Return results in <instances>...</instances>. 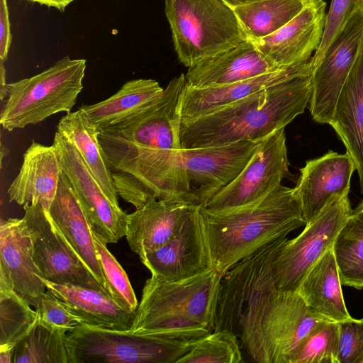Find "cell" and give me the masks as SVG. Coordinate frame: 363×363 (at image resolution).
Masks as SVG:
<instances>
[{
	"mask_svg": "<svg viewBox=\"0 0 363 363\" xmlns=\"http://www.w3.org/2000/svg\"><path fill=\"white\" fill-rule=\"evenodd\" d=\"M352 214L363 222V200L352 210Z\"/></svg>",
	"mask_w": 363,
	"mask_h": 363,
	"instance_id": "f6af8a7d",
	"label": "cell"
},
{
	"mask_svg": "<svg viewBox=\"0 0 363 363\" xmlns=\"http://www.w3.org/2000/svg\"><path fill=\"white\" fill-rule=\"evenodd\" d=\"M213 269L221 276L242 259L305 226L294 188L281 185L253 203L220 211L201 206Z\"/></svg>",
	"mask_w": 363,
	"mask_h": 363,
	"instance_id": "3957f363",
	"label": "cell"
},
{
	"mask_svg": "<svg viewBox=\"0 0 363 363\" xmlns=\"http://www.w3.org/2000/svg\"><path fill=\"white\" fill-rule=\"evenodd\" d=\"M329 125L354 163L363 195V49L340 94Z\"/></svg>",
	"mask_w": 363,
	"mask_h": 363,
	"instance_id": "d4e9b609",
	"label": "cell"
},
{
	"mask_svg": "<svg viewBox=\"0 0 363 363\" xmlns=\"http://www.w3.org/2000/svg\"><path fill=\"white\" fill-rule=\"evenodd\" d=\"M65 331L38 319L14 347L13 363H69Z\"/></svg>",
	"mask_w": 363,
	"mask_h": 363,
	"instance_id": "4dcf8cb0",
	"label": "cell"
},
{
	"mask_svg": "<svg viewBox=\"0 0 363 363\" xmlns=\"http://www.w3.org/2000/svg\"><path fill=\"white\" fill-rule=\"evenodd\" d=\"M192 341L134 335L82 324L67 333L69 363H176Z\"/></svg>",
	"mask_w": 363,
	"mask_h": 363,
	"instance_id": "ba28073f",
	"label": "cell"
},
{
	"mask_svg": "<svg viewBox=\"0 0 363 363\" xmlns=\"http://www.w3.org/2000/svg\"><path fill=\"white\" fill-rule=\"evenodd\" d=\"M92 234L110 296L126 311L135 312L138 303L125 272L108 250L106 242L93 230Z\"/></svg>",
	"mask_w": 363,
	"mask_h": 363,
	"instance_id": "d590c367",
	"label": "cell"
},
{
	"mask_svg": "<svg viewBox=\"0 0 363 363\" xmlns=\"http://www.w3.org/2000/svg\"><path fill=\"white\" fill-rule=\"evenodd\" d=\"M279 69L260 52L255 43L245 40L209 57L186 73V85L203 88L229 84Z\"/></svg>",
	"mask_w": 363,
	"mask_h": 363,
	"instance_id": "44dd1931",
	"label": "cell"
},
{
	"mask_svg": "<svg viewBox=\"0 0 363 363\" xmlns=\"http://www.w3.org/2000/svg\"><path fill=\"white\" fill-rule=\"evenodd\" d=\"M311 3L310 0H260L233 10L247 40L254 41L281 28Z\"/></svg>",
	"mask_w": 363,
	"mask_h": 363,
	"instance_id": "f546056e",
	"label": "cell"
},
{
	"mask_svg": "<svg viewBox=\"0 0 363 363\" xmlns=\"http://www.w3.org/2000/svg\"><path fill=\"white\" fill-rule=\"evenodd\" d=\"M35 310L40 320L66 333L82 324L67 306L48 289Z\"/></svg>",
	"mask_w": 363,
	"mask_h": 363,
	"instance_id": "f35d334b",
	"label": "cell"
},
{
	"mask_svg": "<svg viewBox=\"0 0 363 363\" xmlns=\"http://www.w3.org/2000/svg\"><path fill=\"white\" fill-rule=\"evenodd\" d=\"M332 250L342 285L363 289V222L352 214L337 235Z\"/></svg>",
	"mask_w": 363,
	"mask_h": 363,
	"instance_id": "1f68e13d",
	"label": "cell"
},
{
	"mask_svg": "<svg viewBox=\"0 0 363 363\" xmlns=\"http://www.w3.org/2000/svg\"><path fill=\"white\" fill-rule=\"evenodd\" d=\"M261 141L182 149V165L192 203L203 206L245 167Z\"/></svg>",
	"mask_w": 363,
	"mask_h": 363,
	"instance_id": "9a60e30c",
	"label": "cell"
},
{
	"mask_svg": "<svg viewBox=\"0 0 363 363\" xmlns=\"http://www.w3.org/2000/svg\"><path fill=\"white\" fill-rule=\"evenodd\" d=\"M0 286L12 290L35 308L47 289L23 218L1 221Z\"/></svg>",
	"mask_w": 363,
	"mask_h": 363,
	"instance_id": "e0dca14e",
	"label": "cell"
},
{
	"mask_svg": "<svg viewBox=\"0 0 363 363\" xmlns=\"http://www.w3.org/2000/svg\"><path fill=\"white\" fill-rule=\"evenodd\" d=\"M324 320L297 291L278 290L273 281L248 303L238 331L255 362L290 363L303 339Z\"/></svg>",
	"mask_w": 363,
	"mask_h": 363,
	"instance_id": "5b68a950",
	"label": "cell"
},
{
	"mask_svg": "<svg viewBox=\"0 0 363 363\" xmlns=\"http://www.w3.org/2000/svg\"><path fill=\"white\" fill-rule=\"evenodd\" d=\"M52 145L91 228L107 244L117 242L125 236L128 214L105 194L74 145L57 131Z\"/></svg>",
	"mask_w": 363,
	"mask_h": 363,
	"instance_id": "4fadbf2b",
	"label": "cell"
},
{
	"mask_svg": "<svg viewBox=\"0 0 363 363\" xmlns=\"http://www.w3.org/2000/svg\"><path fill=\"white\" fill-rule=\"evenodd\" d=\"M311 74V69L208 113L182 118V149L262 141L285 128L308 104Z\"/></svg>",
	"mask_w": 363,
	"mask_h": 363,
	"instance_id": "7a4b0ae2",
	"label": "cell"
},
{
	"mask_svg": "<svg viewBox=\"0 0 363 363\" xmlns=\"http://www.w3.org/2000/svg\"><path fill=\"white\" fill-rule=\"evenodd\" d=\"M337 323V363H363V318Z\"/></svg>",
	"mask_w": 363,
	"mask_h": 363,
	"instance_id": "74e56055",
	"label": "cell"
},
{
	"mask_svg": "<svg viewBox=\"0 0 363 363\" xmlns=\"http://www.w3.org/2000/svg\"><path fill=\"white\" fill-rule=\"evenodd\" d=\"M48 213L55 225L110 295L96 250L92 229L62 170Z\"/></svg>",
	"mask_w": 363,
	"mask_h": 363,
	"instance_id": "cb8c5ba5",
	"label": "cell"
},
{
	"mask_svg": "<svg viewBox=\"0 0 363 363\" xmlns=\"http://www.w3.org/2000/svg\"><path fill=\"white\" fill-rule=\"evenodd\" d=\"M363 9V0H332L325 22L321 43L311 59V65L319 62L325 52L341 31L351 16Z\"/></svg>",
	"mask_w": 363,
	"mask_h": 363,
	"instance_id": "8d00e7d4",
	"label": "cell"
},
{
	"mask_svg": "<svg viewBox=\"0 0 363 363\" xmlns=\"http://www.w3.org/2000/svg\"><path fill=\"white\" fill-rule=\"evenodd\" d=\"M86 60L65 56L33 77L7 84L0 113L4 129L12 131L71 111L83 89Z\"/></svg>",
	"mask_w": 363,
	"mask_h": 363,
	"instance_id": "8992f818",
	"label": "cell"
},
{
	"mask_svg": "<svg viewBox=\"0 0 363 363\" xmlns=\"http://www.w3.org/2000/svg\"><path fill=\"white\" fill-rule=\"evenodd\" d=\"M62 167L53 145L32 141L23 155L18 174L8 189L10 201L40 203L48 211L55 199Z\"/></svg>",
	"mask_w": 363,
	"mask_h": 363,
	"instance_id": "7402d4cb",
	"label": "cell"
},
{
	"mask_svg": "<svg viewBox=\"0 0 363 363\" xmlns=\"http://www.w3.org/2000/svg\"><path fill=\"white\" fill-rule=\"evenodd\" d=\"M14 348L0 347V363H13Z\"/></svg>",
	"mask_w": 363,
	"mask_h": 363,
	"instance_id": "7bdbcfd3",
	"label": "cell"
},
{
	"mask_svg": "<svg viewBox=\"0 0 363 363\" xmlns=\"http://www.w3.org/2000/svg\"><path fill=\"white\" fill-rule=\"evenodd\" d=\"M325 9L323 0L311 3L281 28L252 42L277 68L304 62L312 57L321 43Z\"/></svg>",
	"mask_w": 363,
	"mask_h": 363,
	"instance_id": "ac0fdd59",
	"label": "cell"
},
{
	"mask_svg": "<svg viewBox=\"0 0 363 363\" xmlns=\"http://www.w3.org/2000/svg\"><path fill=\"white\" fill-rule=\"evenodd\" d=\"M363 49V9L355 11L318 63L311 65L308 108L314 121L330 124L340 94Z\"/></svg>",
	"mask_w": 363,
	"mask_h": 363,
	"instance_id": "8fae6325",
	"label": "cell"
},
{
	"mask_svg": "<svg viewBox=\"0 0 363 363\" xmlns=\"http://www.w3.org/2000/svg\"><path fill=\"white\" fill-rule=\"evenodd\" d=\"M186 84L181 74L145 107L99 130L118 195L135 208L155 199L189 200L180 142Z\"/></svg>",
	"mask_w": 363,
	"mask_h": 363,
	"instance_id": "6da1fadb",
	"label": "cell"
},
{
	"mask_svg": "<svg viewBox=\"0 0 363 363\" xmlns=\"http://www.w3.org/2000/svg\"><path fill=\"white\" fill-rule=\"evenodd\" d=\"M355 170L354 163L347 152L329 150L320 157L306 161L294 188L306 225L334 196L348 195Z\"/></svg>",
	"mask_w": 363,
	"mask_h": 363,
	"instance_id": "d6986e66",
	"label": "cell"
},
{
	"mask_svg": "<svg viewBox=\"0 0 363 363\" xmlns=\"http://www.w3.org/2000/svg\"><path fill=\"white\" fill-rule=\"evenodd\" d=\"M45 284L47 289L62 300L82 324L122 331L131 329L135 312L126 311L106 292L48 281H45Z\"/></svg>",
	"mask_w": 363,
	"mask_h": 363,
	"instance_id": "484cf974",
	"label": "cell"
},
{
	"mask_svg": "<svg viewBox=\"0 0 363 363\" xmlns=\"http://www.w3.org/2000/svg\"><path fill=\"white\" fill-rule=\"evenodd\" d=\"M338 323L324 320L303 339L290 363H337Z\"/></svg>",
	"mask_w": 363,
	"mask_h": 363,
	"instance_id": "e575fe53",
	"label": "cell"
},
{
	"mask_svg": "<svg viewBox=\"0 0 363 363\" xmlns=\"http://www.w3.org/2000/svg\"><path fill=\"white\" fill-rule=\"evenodd\" d=\"M8 152H9V150L5 147L3 146L2 143H1V160H0L1 167H2L1 164H2L3 157L4 156H6Z\"/></svg>",
	"mask_w": 363,
	"mask_h": 363,
	"instance_id": "bcb514c9",
	"label": "cell"
},
{
	"mask_svg": "<svg viewBox=\"0 0 363 363\" xmlns=\"http://www.w3.org/2000/svg\"><path fill=\"white\" fill-rule=\"evenodd\" d=\"M242 362L238 335L215 330L192 341L190 350L176 363H239Z\"/></svg>",
	"mask_w": 363,
	"mask_h": 363,
	"instance_id": "836d02e7",
	"label": "cell"
},
{
	"mask_svg": "<svg viewBox=\"0 0 363 363\" xmlns=\"http://www.w3.org/2000/svg\"><path fill=\"white\" fill-rule=\"evenodd\" d=\"M38 312L9 288L0 286V347L14 348L33 328Z\"/></svg>",
	"mask_w": 363,
	"mask_h": 363,
	"instance_id": "d6a6232c",
	"label": "cell"
},
{
	"mask_svg": "<svg viewBox=\"0 0 363 363\" xmlns=\"http://www.w3.org/2000/svg\"><path fill=\"white\" fill-rule=\"evenodd\" d=\"M310 1H311V2H315V1H318V0H310Z\"/></svg>",
	"mask_w": 363,
	"mask_h": 363,
	"instance_id": "7dc6e473",
	"label": "cell"
},
{
	"mask_svg": "<svg viewBox=\"0 0 363 363\" xmlns=\"http://www.w3.org/2000/svg\"><path fill=\"white\" fill-rule=\"evenodd\" d=\"M141 262L152 276L169 281L187 279L213 269L201 206L195 205L174 237L162 247L147 253Z\"/></svg>",
	"mask_w": 363,
	"mask_h": 363,
	"instance_id": "5bb4252c",
	"label": "cell"
},
{
	"mask_svg": "<svg viewBox=\"0 0 363 363\" xmlns=\"http://www.w3.org/2000/svg\"><path fill=\"white\" fill-rule=\"evenodd\" d=\"M287 236L267 244L232 267L223 277L215 330L235 333L244 310L263 287L274 280L272 262Z\"/></svg>",
	"mask_w": 363,
	"mask_h": 363,
	"instance_id": "2e32d148",
	"label": "cell"
},
{
	"mask_svg": "<svg viewBox=\"0 0 363 363\" xmlns=\"http://www.w3.org/2000/svg\"><path fill=\"white\" fill-rule=\"evenodd\" d=\"M11 33L6 0H0V60L5 62L11 43Z\"/></svg>",
	"mask_w": 363,
	"mask_h": 363,
	"instance_id": "ab89813d",
	"label": "cell"
},
{
	"mask_svg": "<svg viewBox=\"0 0 363 363\" xmlns=\"http://www.w3.org/2000/svg\"><path fill=\"white\" fill-rule=\"evenodd\" d=\"M178 199H155L128 215L125 238L141 259L169 241L193 207Z\"/></svg>",
	"mask_w": 363,
	"mask_h": 363,
	"instance_id": "ffe728a7",
	"label": "cell"
},
{
	"mask_svg": "<svg viewBox=\"0 0 363 363\" xmlns=\"http://www.w3.org/2000/svg\"><path fill=\"white\" fill-rule=\"evenodd\" d=\"M57 129L79 151L105 194L113 203L119 205L118 195L99 140V130L87 121L79 109L67 113L60 120Z\"/></svg>",
	"mask_w": 363,
	"mask_h": 363,
	"instance_id": "83f0119b",
	"label": "cell"
},
{
	"mask_svg": "<svg viewBox=\"0 0 363 363\" xmlns=\"http://www.w3.org/2000/svg\"><path fill=\"white\" fill-rule=\"evenodd\" d=\"M164 90L157 81L137 79L126 82L111 97L79 108L87 121L101 130L145 107Z\"/></svg>",
	"mask_w": 363,
	"mask_h": 363,
	"instance_id": "f1b7e54d",
	"label": "cell"
},
{
	"mask_svg": "<svg viewBox=\"0 0 363 363\" xmlns=\"http://www.w3.org/2000/svg\"><path fill=\"white\" fill-rule=\"evenodd\" d=\"M33 2H37L40 4L45 5L49 7H54L61 11H64L66 6L74 0H28Z\"/></svg>",
	"mask_w": 363,
	"mask_h": 363,
	"instance_id": "60d3db41",
	"label": "cell"
},
{
	"mask_svg": "<svg viewBox=\"0 0 363 363\" xmlns=\"http://www.w3.org/2000/svg\"><path fill=\"white\" fill-rule=\"evenodd\" d=\"M164 12L179 61L191 67L247 38L222 0H165Z\"/></svg>",
	"mask_w": 363,
	"mask_h": 363,
	"instance_id": "52a82bcc",
	"label": "cell"
},
{
	"mask_svg": "<svg viewBox=\"0 0 363 363\" xmlns=\"http://www.w3.org/2000/svg\"><path fill=\"white\" fill-rule=\"evenodd\" d=\"M337 266L330 247L303 277L297 292L319 317L336 323L350 319Z\"/></svg>",
	"mask_w": 363,
	"mask_h": 363,
	"instance_id": "4316f807",
	"label": "cell"
},
{
	"mask_svg": "<svg viewBox=\"0 0 363 363\" xmlns=\"http://www.w3.org/2000/svg\"><path fill=\"white\" fill-rule=\"evenodd\" d=\"M23 210V220L31 239L34 261L45 281L108 294L41 204L26 203Z\"/></svg>",
	"mask_w": 363,
	"mask_h": 363,
	"instance_id": "30bf717a",
	"label": "cell"
},
{
	"mask_svg": "<svg viewBox=\"0 0 363 363\" xmlns=\"http://www.w3.org/2000/svg\"><path fill=\"white\" fill-rule=\"evenodd\" d=\"M352 210L348 195L334 196L297 237L285 241L272 262L278 290L298 291L309 269L332 247Z\"/></svg>",
	"mask_w": 363,
	"mask_h": 363,
	"instance_id": "9c48e42d",
	"label": "cell"
},
{
	"mask_svg": "<svg viewBox=\"0 0 363 363\" xmlns=\"http://www.w3.org/2000/svg\"><path fill=\"white\" fill-rule=\"evenodd\" d=\"M224 3H225L231 9H234L238 6H244L246 4H251L255 1H260V0H222Z\"/></svg>",
	"mask_w": 363,
	"mask_h": 363,
	"instance_id": "ee69618b",
	"label": "cell"
},
{
	"mask_svg": "<svg viewBox=\"0 0 363 363\" xmlns=\"http://www.w3.org/2000/svg\"><path fill=\"white\" fill-rule=\"evenodd\" d=\"M289 164L283 128L262 140L242 171L202 207L220 211L257 201L281 185Z\"/></svg>",
	"mask_w": 363,
	"mask_h": 363,
	"instance_id": "7c38bea8",
	"label": "cell"
},
{
	"mask_svg": "<svg viewBox=\"0 0 363 363\" xmlns=\"http://www.w3.org/2000/svg\"><path fill=\"white\" fill-rule=\"evenodd\" d=\"M3 61L0 60V99L4 101L6 98V70Z\"/></svg>",
	"mask_w": 363,
	"mask_h": 363,
	"instance_id": "b9f144b4",
	"label": "cell"
},
{
	"mask_svg": "<svg viewBox=\"0 0 363 363\" xmlns=\"http://www.w3.org/2000/svg\"><path fill=\"white\" fill-rule=\"evenodd\" d=\"M311 59L285 69L229 84L203 88L186 84L181 104L182 118H192L208 113L309 71L311 69Z\"/></svg>",
	"mask_w": 363,
	"mask_h": 363,
	"instance_id": "603a6c76",
	"label": "cell"
},
{
	"mask_svg": "<svg viewBox=\"0 0 363 363\" xmlns=\"http://www.w3.org/2000/svg\"><path fill=\"white\" fill-rule=\"evenodd\" d=\"M222 278L214 269L175 281L151 276L145 281L128 332L182 341L211 333L214 330Z\"/></svg>",
	"mask_w": 363,
	"mask_h": 363,
	"instance_id": "277c9868",
	"label": "cell"
}]
</instances>
